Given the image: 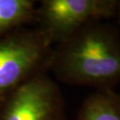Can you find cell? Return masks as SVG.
<instances>
[{
    "label": "cell",
    "instance_id": "1",
    "mask_svg": "<svg viewBox=\"0 0 120 120\" xmlns=\"http://www.w3.org/2000/svg\"><path fill=\"white\" fill-rule=\"evenodd\" d=\"M58 81L109 90L120 82V36L102 21L87 23L52 46L49 65Z\"/></svg>",
    "mask_w": 120,
    "mask_h": 120
},
{
    "label": "cell",
    "instance_id": "6",
    "mask_svg": "<svg viewBox=\"0 0 120 120\" xmlns=\"http://www.w3.org/2000/svg\"><path fill=\"white\" fill-rule=\"evenodd\" d=\"M34 0H0V37L35 22Z\"/></svg>",
    "mask_w": 120,
    "mask_h": 120
},
{
    "label": "cell",
    "instance_id": "3",
    "mask_svg": "<svg viewBox=\"0 0 120 120\" xmlns=\"http://www.w3.org/2000/svg\"><path fill=\"white\" fill-rule=\"evenodd\" d=\"M117 0H42L37 5L36 28L54 46L87 23L116 14Z\"/></svg>",
    "mask_w": 120,
    "mask_h": 120
},
{
    "label": "cell",
    "instance_id": "2",
    "mask_svg": "<svg viewBox=\"0 0 120 120\" xmlns=\"http://www.w3.org/2000/svg\"><path fill=\"white\" fill-rule=\"evenodd\" d=\"M52 45L36 27L0 37V100L35 76L49 72Z\"/></svg>",
    "mask_w": 120,
    "mask_h": 120
},
{
    "label": "cell",
    "instance_id": "7",
    "mask_svg": "<svg viewBox=\"0 0 120 120\" xmlns=\"http://www.w3.org/2000/svg\"><path fill=\"white\" fill-rule=\"evenodd\" d=\"M117 11H119V19H120V2H119V4H118V9H117Z\"/></svg>",
    "mask_w": 120,
    "mask_h": 120
},
{
    "label": "cell",
    "instance_id": "4",
    "mask_svg": "<svg viewBox=\"0 0 120 120\" xmlns=\"http://www.w3.org/2000/svg\"><path fill=\"white\" fill-rule=\"evenodd\" d=\"M0 120H68L60 87L48 72L35 76L0 100Z\"/></svg>",
    "mask_w": 120,
    "mask_h": 120
},
{
    "label": "cell",
    "instance_id": "5",
    "mask_svg": "<svg viewBox=\"0 0 120 120\" xmlns=\"http://www.w3.org/2000/svg\"><path fill=\"white\" fill-rule=\"evenodd\" d=\"M75 120H120V94L98 90L83 101Z\"/></svg>",
    "mask_w": 120,
    "mask_h": 120
}]
</instances>
